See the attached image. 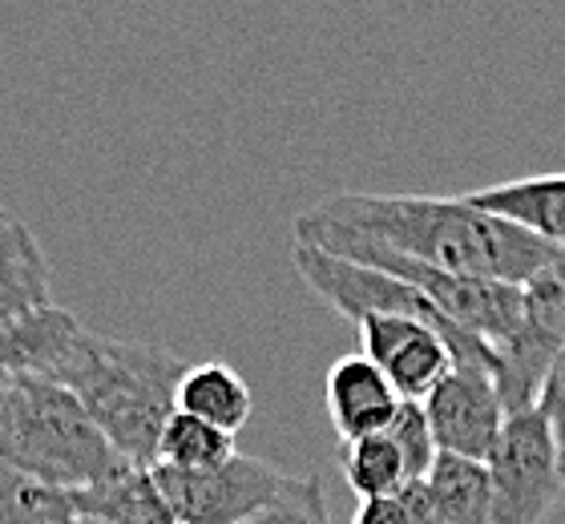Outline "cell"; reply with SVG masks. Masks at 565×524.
<instances>
[{"instance_id": "5b68a950", "label": "cell", "mask_w": 565, "mask_h": 524, "mask_svg": "<svg viewBox=\"0 0 565 524\" xmlns=\"http://www.w3.org/2000/svg\"><path fill=\"white\" fill-rule=\"evenodd\" d=\"M484 472H489V524H542L554 513L565 489V472L557 464L554 431L542 411L525 408L505 416Z\"/></svg>"}, {"instance_id": "30bf717a", "label": "cell", "mask_w": 565, "mask_h": 524, "mask_svg": "<svg viewBox=\"0 0 565 524\" xmlns=\"http://www.w3.org/2000/svg\"><path fill=\"white\" fill-rule=\"evenodd\" d=\"M323 399H328L331 428L340 431L343 443L384 431L392 424V416H396V408H401V396L392 392L388 379L360 351L331 363Z\"/></svg>"}, {"instance_id": "7a4b0ae2", "label": "cell", "mask_w": 565, "mask_h": 524, "mask_svg": "<svg viewBox=\"0 0 565 524\" xmlns=\"http://www.w3.org/2000/svg\"><path fill=\"white\" fill-rule=\"evenodd\" d=\"M186 360L170 355L153 343H126L97 331H82L53 379L82 399L114 452L134 468H150L158 460V436L174 411L178 379Z\"/></svg>"}, {"instance_id": "7c38bea8", "label": "cell", "mask_w": 565, "mask_h": 524, "mask_svg": "<svg viewBox=\"0 0 565 524\" xmlns=\"http://www.w3.org/2000/svg\"><path fill=\"white\" fill-rule=\"evenodd\" d=\"M477 210H489L497 218L513 222L533 238L565 250V174H537L484 186L477 194H465Z\"/></svg>"}, {"instance_id": "ba28073f", "label": "cell", "mask_w": 565, "mask_h": 524, "mask_svg": "<svg viewBox=\"0 0 565 524\" xmlns=\"http://www.w3.org/2000/svg\"><path fill=\"white\" fill-rule=\"evenodd\" d=\"M428 431L440 456L484 464L505 428V404L497 396L493 372L484 363H452L440 384L420 399Z\"/></svg>"}, {"instance_id": "4fadbf2b", "label": "cell", "mask_w": 565, "mask_h": 524, "mask_svg": "<svg viewBox=\"0 0 565 524\" xmlns=\"http://www.w3.org/2000/svg\"><path fill=\"white\" fill-rule=\"evenodd\" d=\"M65 496H70L73 516H94L106 524H174L150 468L121 464L106 480H97L89 489L65 492Z\"/></svg>"}, {"instance_id": "52a82bcc", "label": "cell", "mask_w": 565, "mask_h": 524, "mask_svg": "<svg viewBox=\"0 0 565 524\" xmlns=\"http://www.w3.org/2000/svg\"><path fill=\"white\" fill-rule=\"evenodd\" d=\"M150 477L174 524H243L279 496L287 472L267 460L235 452L226 464L202 468V472L153 464Z\"/></svg>"}, {"instance_id": "8992f818", "label": "cell", "mask_w": 565, "mask_h": 524, "mask_svg": "<svg viewBox=\"0 0 565 524\" xmlns=\"http://www.w3.org/2000/svg\"><path fill=\"white\" fill-rule=\"evenodd\" d=\"M565 347V255L521 287V319L493 343V384L505 416L537 404L545 372Z\"/></svg>"}, {"instance_id": "8fae6325", "label": "cell", "mask_w": 565, "mask_h": 524, "mask_svg": "<svg viewBox=\"0 0 565 524\" xmlns=\"http://www.w3.org/2000/svg\"><path fill=\"white\" fill-rule=\"evenodd\" d=\"M85 327L61 307H45L0 327V379L4 375H33V379H53L73 343L82 339Z\"/></svg>"}, {"instance_id": "3957f363", "label": "cell", "mask_w": 565, "mask_h": 524, "mask_svg": "<svg viewBox=\"0 0 565 524\" xmlns=\"http://www.w3.org/2000/svg\"><path fill=\"white\" fill-rule=\"evenodd\" d=\"M0 456L57 492L89 489L126 464L82 399L33 375L0 379Z\"/></svg>"}, {"instance_id": "2e32d148", "label": "cell", "mask_w": 565, "mask_h": 524, "mask_svg": "<svg viewBox=\"0 0 565 524\" xmlns=\"http://www.w3.org/2000/svg\"><path fill=\"white\" fill-rule=\"evenodd\" d=\"M424 489L440 524H489V472L477 460L436 456Z\"/></svg>"}, {"instance_id": "44dd1931", "label": "cell", "mask_w": 565, "mask_h": 524, "mask_svg": "<svg viewBox=\"0 0 565 524\" xmlns=\"http://www.w3.org/2000/svg\"><path fill=\"white\" fill-rule=\"evenodd\" d=\"M384 436L396 443V452H401V460H404V472H408V484L428 477V468L436 464L440 452H436L428 419H424V408L416 399H401V408H396L392 424L384 428Z\"/></svg>"}, {"instance_id": "277c9868", "label": "cell", "mask_w": 565, "mask_h": 524, "mask_svg": "<svg viewBox=\"0 0 565 524\" xmlns=\"http://www.w3.org/2000/svg\"><path fill=\"white\" fill-rule=\"evenodd\" d=\"M291 263H295V270H299V279H303L323 303L335 307L343 319H352V323H360L367 314H408V319H424V323H433L436 331L445 335L452 363H484V367L493 372V351L484 347L481 339H472V335H465V331H457V327H448L445 319H440V311H436L420 291H413L408 282L392 279L384 270L360 267L352 258L316 250V246H307V243L291 246Z\"/></svg>"}, {"instance_id": "7402d4cb", "label": "cell", "mask_w": 565, "mask_h": 524, "mask_svg": "<svg viewBox=\"0 0 565 524\" xmlns=\"http://www.w3.org/2000/svg\"><path fill=\"white\" fill-rule=\"evenodd\" d=\"M352 524H440L424 480L404 484L396 496H380V501H360Z\"/></svg>"}, {"instance_id": "5bb4252c", "label": "cell", "mask_w": 565, "mask_h": 524, "mask_svg": "<svg viewBox=\"0 0 565 524\" xmlns=\"http://www.w3.org/2000/svg\"><path fill=\"white\" fill-rule=\"evenodd\" d=\"M49 303V263L41 243L24 222L9 218L0 226V327L24 314L45 311Z\"/></svg>"}, {"instance_id": "cb8c5ba5", "label": "cell", "mask_w": 565, "mask_h": 524, "mask_svg": "<svg viewBox=\"0 0 565 524\" xmlns=\"http://www.w3.org/2000/svg\"><path fill=\"white\" fill-rule=\"evenodd\" d=\"M65 524H106V521H94V516H70Z\"/></svg>"}, {"instance_id": "ac0fdd59", "label": "cell", "mask_w": 565, "mask_h": 524, "mask_svg": "<svg viewBox=\"0 0 565 524\" xmlns=\"http://www.w3.org/2000/svg\"><path fill=\"white\" fill-rule=\"evenodd\" d=\"M343 480L348 489L360 496V501H380V496H396V492L408 484V472H404V460L396 452V443L376 431V436H364V440L343 443Z\"/></svg>"}, {"instance_id": "ffe728a7", "label": "cell", "mask_w": 565, "mask_h": 524, "mask_svg": "<svg viewBox=\"0 0 565 524\" xmlns=\"http://www.w3.org/2000/svg\"><path fill=\"white\" fill-rule=\"evenodd\" d=\"M243 524H331L319 477H287L279 496Z\"/></svg>"}, {"instance_id": "603a6c76", "label": "cell", "mask_w": 565, "mask_h": 524, "mask_svg": "<svg viewBox=\"0 0 565 524\" xmlns=\"http://www.w3.org/2000/svg\"><path fill=\"white\" fill-rule=\"evenodd\" d=\"M533 408L542 411L550 431H554V443H557V464L565 472V347L557 351L554 367L545 372L542 379V392H537V404Z\"/></svg>"}, {"instance_id": "e0dca14e", "label": "cell", "mask_w": 565, "mask_h": 524, "mask_svg": "<svg viewBox=\"0 0 565 524\" xmlns=\"http://www.w3.org/2000/svg\"><path fill=\"white\" fill-rule=\"evenodd\" d=\"M235 456V436L218 431L186 411H170L162 436H158V460L153 464L178 468V472H202V468H218ZM150 464V468H153Z\"/></svg>"}, {"instance_id": "9c48e42d", "label": "cell", "mask_w": 565, "mask_h": 524, "mask_svg": "<svg viewBox=\"0 0 565 524\" xmlns=\"http://www.w3.org/2000/svg\"><path fill=\"white\" fill-rule=\"evenodd\" d=\"M360 355L376 367L392 384V392L401 399H416L420 404L440 375L452 367L445 335L424 319H408V314H367L360 319Z\"/></svg>"}, {"instance_id": "d6986e66", "label": "cell", "mask_w": 565, "mask_h": 524, "mask_svg": "<svg viewBox=\"0 0 565 524\" xmlns=\"http://www.w3.org/2000/svg\"><path fill=\"white\" fill-rule=\"evenodd\" d=\"M70 516L65 492L24 477L0 456V524H65Z\"/></svg>"}, {"instance_id": "6da1fadb", "label": "cell", "mask_w": 565, "mask_h": 524, "mask_svg": "<svg viewBox=\"0 0 565 524\" xmlns=\"http://www.w3.org/2000/svg\"><path fill=\"white\" fill-rule=\"evenodd\" d=\"M396 255L420 258L428 267L469 279L525 287L533 275L554 267L565 250L533 238L513 222L477 210L469 199H428V194H331L303 210Z\"/></svg>"}, {"instance_id": "9a60e30c", "label": "cell", "mask_w": 565, "mask_h": 524, "mask_svg": "<svg viewBox=\"0 0 565 524\" xmlns=\"http://www.w3.org/2000/svg\"><path fill=\"white\" fill-rule=\"evenodd\" d=\"M174 411H186V416L235 436L255 411V399H250L247 379L235 367H226V363H186L174 392Z\"/></svg>"}, {"instance_id": "d4e9b609", "label": "cell", "mask_w": 565, "mask_h": 524, "mask_svg": "<svg viewBox=\"0 0 565 524\" xmlns=\"http://www.w3.org/2000/svg\"><path fill=\"white\" fill-rule=\"evenodd\" d=\"M12 218V214H9V210H4V206H0V226H4V222H9Z\"/></svg>"}]
</instances>
